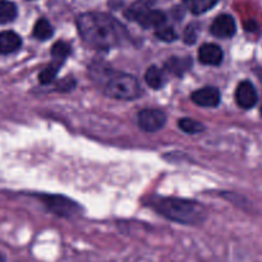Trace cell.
I'll use <instances>...</instances> for the list:
<instances>
[{"instance_id": "cell-1", "label": "cell", "mask_w": 262, "mask_h": 262, "mask_svg": "<svg viewBox=\"0 0 262 262\" xmlns=\"http://www.w3.org/2000/svg\"><path fill=\"white\" fill-rule=\"evenodd\" d=\"M77 27L84 42L96 50H110L128 38L125 28L106 13H83L77 18Z\"/></svg>"}, {"instance_id": "cell-2", "label": "cell", "mask_w": 262, "mask_h": 262, "mask_svg": "<svg viewBox=\"0 0 262 262\" xmlns=\"http://www.w3.org/2000/svg\"><path fill=\"white\" fill-rule=\"evenodd\" d=\"M151 207L171 222L179 224H199L206 216V210L197 201L178 197H154Z\"/></svg>"}, {"instance_id": "cell-3", "label": "cell", "mask_w": 262, "mask_h": 262, "mask_svg": "<svg viewBox=\"0 0 262 262\" xmlns=\"http://www.w3.org/2000/svg\"><path fill=\"white\" fill-rule=\"evenodd\" d=\"M104 91L109 97L117 100H133L141 95V87L137 78L120 72H107L105 77Z\"/></svg>"}, {"instance_id": "cell-4", "label": "cell", "mask_w": 262, "mask_h": 262, "mask_svg": "<svg viewBox=\"0 0 262 262\" xmlns=\"http://www.w3.org/2000/svg\"><path fill=\"white\" fill-rule=\"evenodd\" d=\"M38 197L46 206V209L53 214L58 215V216L71 217L78 214L79 211V206L76 202L67 199V197L60 196V194H41Z\"/></svg>"}, {"instance_id": "cell-5", "label": "cell", "mask_w": 262, "mask_h": 262, "mask_svg": "<svg viewBox=\"0 0 262 262\" xmlns=\"http://www.w3.org/2000/svg\"><path fill=\"white\" fill-rule=\"evenodd\" d=\"M137 123L145 132H158L165 125L166 114L159 109H143L138 113Z\"/></svg>"}, {"instance_id": "cell-6", "label": "cell", "mask_w": 262, "mask_h": 262, "mask_svg": "<svg viewBox=\"0 0 262 262\" xmlns=\"http://www.w3.org/2000/svg\"><path fill=\"white\" fill-rule=\"evenodd\" d=\"M210 32L219 38H230L237 32V25H235L234 18L230 14H220L217 15L211 23Z\"/></svg>"}, {"instance_id": "cell-7", "label": "cell", "mask_w": 262, "mask_h": 262, "mask_svg": "<svg viewBox=\"0 0 262 262\" xmlns=\"http://www.w3.org/2000/svg\"><path fill=\"white\" fill-rule=\"evenodd\" d=\"M257 91L250 81H242L235 90V101L242 109H252L257 104Z\"/></svg>"}, {"instance_id": "cell-8", "label": "cell", "mask_w": 262, "mask_h": 262, "mask_svg": "<svg viewBox=\"0 0 262 262\" xmlns=\"http://www.w3.org/2000/svg\"><path fill=\"white\" fill-rule=\"evenodd\" d=\"M192 101L202 107H215L220 104V92L216 87L206 86L197 90L191 95Z\"/></svg>"}, {"instance_id": "cell-9", "label": "cell", "mask_w": 262, "mask_h": 262, "mask_svg": "<svg viewBox=\"0 0 262 262\" xmlns=\"http://www.w3.org/2000/svg\"><path fill=\"white\" fill-rule=\"evenodd\" d=\"M135 22H137L138 25L142 26L146 30H148V28H160L166 22V15L161 10L148 8V9L143 10L142 13H140L136 17Z\"/></svg>"}, {"instance_id": "cell-10", "label": "cell", "mask_w": 262, "mask_h": 262, "mask_svg": "<svg viewBox=\"0 0 262 262\" xmlns=\"http://www.w3.org/2000/svg\"><path fill=\"white\" fill-rule=\"evenodd\" d=\"M199 59L205 66H220L224 59V53L216 43H204L199 49Z\"/></svg>"}, {"instance_id": "cell-11", "label": "cell", "mask_w": 262, "mask_h": 262, "mask_svg": "<svg viewBox=\"0 0 262 262\" xmlns=\"http://www.w3.org/2000/svg\"><path fill=\"white\" fill-rule=\"evenodd\" d=\"M22 46V38L18 33L13 31H3L0 32V55H8Z\"/></svg>"}, {"instance_id": "cell-12", "label": "cell", "mask_w": 262, "mask_h": 262, "mask_svg": "<svg viewBox=\"0 0 262 262\" xmlns=\"http://www.w3.org/2000/svg\"><path fill=\"white\" fill-rule=\"evenodd\" d=\"M192 66V61L189 58L182 59V58H170L168 61L165 63V69L170 73L176 74V76L182 77Z\"/></svg>"}, {"instance_id": "cell-13", "label": "cell", "mask_w": 262, "mask_h": 262, "mask_svg": "<svg viewBox=\"0 0 262 262\" xmlns=\"http://www.w3.org/2000/svg\"><path fill=\"white\" fill-rule=\"evenodd\" d=\"M187 9L193 14H204L217 4L219 0H183Z\"/></svg>"}, {"instance_id": "cell-14", "label": "cell", "mask_w": 262, "mask_h": 262, "mask_svg": "<svg viewBox=\"0 0 262 262\" xmlns=\"http://www.w3.org/2000/svg\"><path fill=\"white\" fill-rule=\"evenodd\" d=\"M17 5L9 0H0V25H7L17 18Z\"/></svg>"}, {"instance_id": "cell-15", "label": "cell", "mask_w": 262, "mask_h": 262, "mask_svg": "<svg viewBox=\"0 0 262 262\" xmlns=\"http://www.w3.org/2000/svg\"><path fill=\"white\" fill-rule=\"evenodd\" d=\"M145 81L148 87L154 90H159L164 86L165 81H164L163 72L158 68V67L152 66L146 71L145 74Z\"/></svg>"}, {"instance_id": "cell-16", "label": "cell", "mask_w": 262, "mask_h": 262, "mask_svg": "<svg viewBox=\"0 0 262 262\" xmlns=\"http://www.w3.org/2000/svg\"><path fill=\"white\" fill-rule=\"evenodd\" d=\"M32 33L37 40L45 41L53 36V26H51L50 22H49L48 19H45V18H40V19L35 23V26H33Z\"/></svg>"}, {"instance_id": "cell-17", "label": "cell", "mask_w": 262, "mask_h": 262, "mask_svg": "<svg viewBox=\"0 0 262 262\" xmlns=\"http://www.w3.org/2000/svg\"><path fill=\"white\" fill-rule=\"evenodd\" d=\"M154 4H155V0H136V2L125 10V18L129 20H133L141 12H143V10L147 9V8L154 7Z\"/></svg>"}, {"instance_id": "cell-18", "label": "cell", "mask_w": 262, "mask_h": 262, "mask_svg": "<svg viewBox=\"0 0 262 262\" xmlns=\"http://www.w3.org/2000/svg\"><path fill=\"white\" fill-rule=\"evenodd\" d=\"M63 61L55 60V63H53L51 66L46 67L40 74H38V81H40L41 84H49L56 78L58 76V72L60 69V66Z\"/></svg>"}, {"instance_id": "cell-19", "label": "cell", "mask_w": 262, "mask_h": 262, "mask_svg": "<svg viewBox=\"0 0 262 262\" xmlns=\"http://www.w3.org/2000/svg\"><path fill=\"white\" fill-rule=\"evenodd\" d=\"M178 127L181 128V130H183L184 133H188V135H197V133H201L205 129L204 124H201L197 120L191 119V118H182V119H179Z\"/></svg>"}, {"instance_id": "cell-20", "label": "cell", "mask_w": 262, "mask_h": 262, "mask_svg": "<svg viewBox=\"0 0 262 262\" xmlns=\"http://www.w3.org/2000/svg\"><path fill=\"white\" fill-rule=\"evenodd\" d=\"M69 54H71V46L64 41H58L51 48V55H53L54 60L64 61Z\"/></svg>"}, {"instance_id": "cell-21", "label": "cell", "mask_w": 262, "mask_h": 262, "mask_svg": "<svg viewBox=\"0 0 262 262\" xmlns=\"http://www.w3.org/2000/svg\"><path fill=\"white\" fill-rule=\"evenodd\" d=\"M156 37L161 41H165V42H173L178 38V35L174 31L173 27H160L158 28V31L155 32Z\"/></svg>"}, {"instance_id": "cell-22", "label": "cell", "mask_w": 262, "mask_h": 262, "mask_svg": "<svg viewBox=\"0 0 262 262\" xmlns=\"http://www.w3.org/2000/svg\"><path fill=\"white\" fill-rule=\"evenodd\" d=\"M199 32H200V28L197 25H189L188 27L186 28V31H184V41H186V43H188V45H191V43H194L197 40V36H199Z\"/></svg>"}, {"instance_id": "cell-23", "label": "cell", "mask_w": 262, "mask_h": 262, "mask_svg": "<svg viewBox=\"0 0 262 262\" xmlns=\"http://www.w3.org/2000/svg\"><path fill=\"white\" fill-rule=\"evenodd\" d=\"M74 84H76V82H74L73 78L61 79V82L58 83V89H60V91H71Z\"/></svg>"}, {"instance_id": "cell-24", "label": "cell", "mask_w": 262, "mask_h": 262, "mask_svg": "<svg viewBox=\"0 0 262 262\" xmlns=\"http://www.w3.org/2000/svg\"><path fill=\"white\" fill-rule=\"evenodd\" d=\"M246 30L255 31L256 30V23L255 22H251L250 25H247V23H246Z\"/></svg>"}, {"instance_id": "cell-25", "label": "cell", "mask_w": 262, "mask_h": 262, "mask_svg": "<svg viewBox=\"0 0 262 262\" xmlns=\"http://www.w3.org/2000/svg\"><path fill=\"white\" fill-rule=\"evenodd\" d=\"M256 74H257L258 79H260L261 83H262V68H257V69H256Z\"/></svg>"}, {"instance_id": "cell-26", "label": "cell", "mask_w": 262, "mask_h": 262, "mask_svg": "<svg viewBox=\"0 0 262 262\" xmlns=\"http://www.w3.org/2000/svg\"><path fill=\"white\" fill-rule=\"evenodd\" d=\"M0 262H5V257L2 255V253H0Z\"/></svg>"}, {"instance_id": "cell-27", "label": "cell", "mask_w": 262, "mask_h": 262, "mask_svg": "<svg viewBox=\"0 0 262 262\" xmlns=\"http://www.w3.org/2000/svg\"><path fill=\"white\" fill-rule=\"evenodd\" d=\"M260 113H261V117H262V105H261V109H260Z\"/></svg>"}]
</instances>
